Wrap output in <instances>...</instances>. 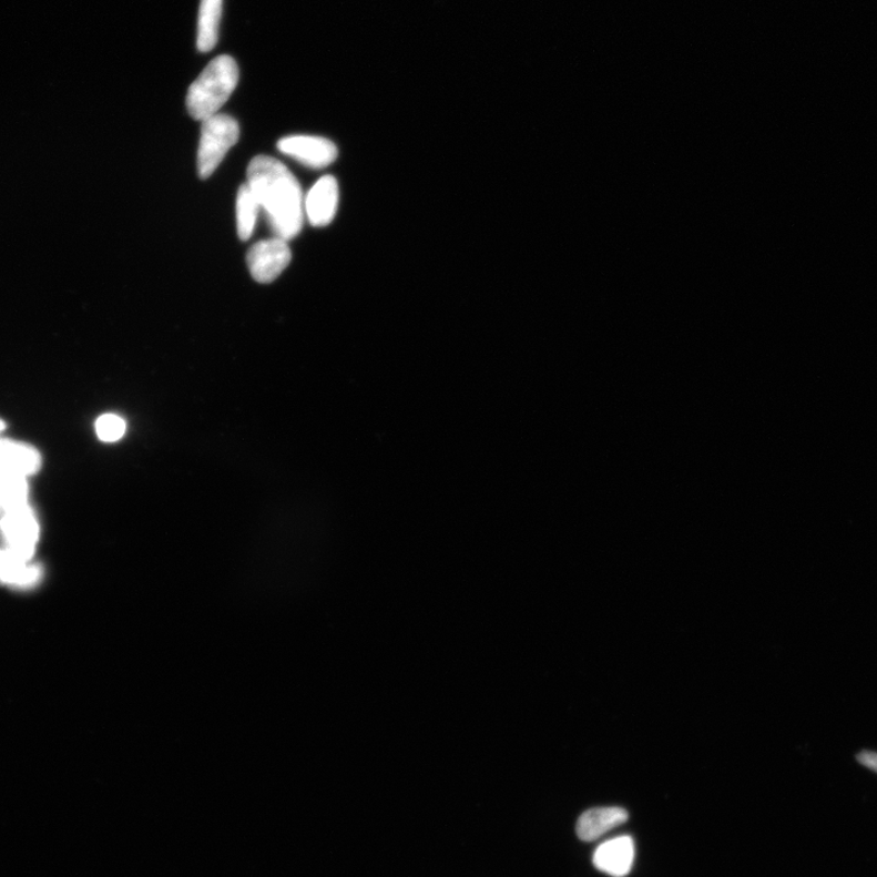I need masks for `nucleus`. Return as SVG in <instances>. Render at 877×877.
Masks as SVG:
<instances>
[{"mask_svg": "<svg viewBox=\"0 0 877 877\" xmlns=\"http://www.w3.org/2000/svg\"><path fill=\"white\" fill-rule=\"evenodd\" d=\"M292 261L287 241L275 237L257 242L246 255L253 278L258 283H271L278 278Z\"/></svg>", "mask_w": 877, "mask_h": 877, "instance_id": "39448f33", "label": "nucleus"}, {"mask_svg": "<svg viewBox=\"0 0 877 877\" xmlns=\"http://www.w3.org/2000/svg\"><path fill=\"white\" fill-rule=\"evenodd\" d=\"M238 81L236 60L230 55L214 59L190 88L187 108L191 116L203 122L216 115L236 90Z\"/></svg>", "mask_w": 877, "mask_h": 877, "instance_id": "f03ea898", "label": "nucleus"}, {"mask_svg": "<svg viewBox=\"0 0 877 877\" xmlns=\"http://www.w3.org/2000/svg\"><path fill=\"white\" fill-rule=\"evenodd\" d=\"M278 151L296 162L312 167L325 169L336 162L338 147L332 141L317 135H289L277 144Z\"/></svg>", "mask_w": 877, "mask_h": 877, "instance_id": "423d86ee", "label": "nucleus"}, {"mask_svg": "<svg viewBox=\"0 0 877 877\" xmlns=\"http://www.w3.org/2000/svg\"><path fill=\"white\" fill-rule=\"evenodd\" d=\"M0 529L7 540L6 550L19 561L29 563L40 536L39 523L29 504L6 512L0 521Z\"/></svg>", "mask_w": 877, "mask_h": 877, "instance_id": "20e7f679", "label": "nucleus"}, {"mask_svg": "<svg viewBox=\"0 0 877 877\" xmlns=\"http://www.w3.org/2000/svg\"><path fill=\"white\" fill-rule=\"evenodd\" d=\"M40 567L21 562L7 550H0V582L27 588L39 583Z\"/></svg>", "mask_w": 877, "mask_h": 877, "instance_id": "f8f14e48", "label": "nucleus"}, {"mask_svg": "<svg viewBox=\"0 0 877 877\" xmlns=\"http://www.w3.org/2000/svg\"><path fill=\"white\" fill-rule=\"evenodd\" d=\"M239 125L230 115L216 114L203 121L197 174L205 180L212 176L232 146L239 140Z\"/></svg>", "mask_w": 877, "mask_h": 877, "instance_id": "7ed1b4c3", "label": "nucleus"}, {"mask_svg": "<svg viewBox=\"0 0 877 877\" xmlns=\"http://www.w3.org/2000/svg\"><path fill=\"white\" fill-rule=\"evenodd\" d=\"M858 762L864 765V767L869 768L870 771L877 773V753L876 752H861L857 757Z\"/></svg>", "mask_w": 877, "mask_h": 877, "instance_id": "dca6fc26", "label": "nucleus"}, {"mask_svg": "<svg viewBox=\"0 0 877 877\" xmlns=\"http://www.w3.org/2000/svg\"><path fill=\"white\" fill-rule=\"evenodd\" d=\"M628 812L620 807L587 810L579 818L577 834L583 842L591 843L628 820Z\"/></svg>", "mask_w": 877, "mask_h": 877, "instance_id": "1a4fd4ad", "label": "nucleus"}, {"mask_svg": "<svg viewBox=\"0 0 877 877\" xmlns=\"http://www.w3.org/2000/svg\"><path fill=\"white\" fill-rule=\"evenodd\" d=\"M28 506V483L23 476L0 472V509L6 512Z\"/></svg>", "mask_w": 877, "mask_h": 877, "instance_id": "ddd939ff", "label": "nucleus"}, {"mask_svg": "<svg viewBox=\"0 0 877 877\" xmlns=\"http://www.w3.org/2000/svg\"><path fill=\"white\" fill-rule=\"evenodd\" d=\"M339 206V184L333 176L319 179L305 197V216L315 227L335 220Z\"/></svg>", "mask_w": 877, "mask_h": 877, "instance_id": "0eeeda50", "label": "nucleus"}, {"mask_svg": "<svg viewBox=\"0 0 877 877\" xmlns=\"http://www.w3.org/2000/svg\"><path fill=\"white\" fill-rule=\"evenodd\" d=\"M6 424L0 419V431L4 430Z\"/></svg>", "mask_w": 877, "mask_h": 877, "instance_id": "f3484780", "label": "nucleus"}, {"mask_svg": "<svg viewBox=\"0 0 877 877\" xmlns=\"http://www.w3.org/2000/svg\"><path fill=\"white\" fill-rule=\"evenodd\" d=\"M222 9H224V0H202L201 2L196 44L202 53L212 51L217 44Z\"/></svg>", "mask_w": 877, "mask_h": 877, "instance_id": "9b49d317", "label": "nucleus"}, {"mask_svg": "<svg viewBox=\"0 0 877 877\" xmlns=\"http://www.w3.org/2000/svg\"><path fill=\"white\" fill-rule=\"evenodd\" d=\"M40 468L41 455L30 445L0 439V471L27 477Z\"/></svg>", "mask_w": 877, "mask_h": 877, "instance_id": "9d476101", "label": "nucleus"}, {"mask_svg": "<svg viewBox=\"0 0 877 877\" xmlns=\"http://www.w3.org/2000/svg\"><path fill=\"white\" fill-rule=\"evenodd\" d=\"M96 435L103 441L120 440L126 434V424L116 415H104L98 419Z\"/></svg>", "mask_w": 877, "mask_h": 877, "instance_id": "2eb2a0df", "label": "nucleus"}, {"mask_svg": "<svg viewBox=\"0 0 877 877\" xmlns=\"http://www.w3.org/2000/svg\"><path fill=\"white\" fill-rule=\"evenodd\" d=\"M635 857L633 838L621 836L602 844L594 854V866L613 877H624L632 870Z\"/></svg>", "mask_w": 877, "mask_h": 877, "instance_id": "6e6552de", "label": "nucleus"}, {"mask_svg": "<svg viewBox=\"0 0 877 877\" xmlns=\"http://www.w3.org/2000/svg\"><path fill=\"white\" fill-rule=\"evenodd\" d=\"M256 197L248 183L242 184L237 195V230L241 241H249L258 212Z\"/></svg>", "mask_w": 877, "mask_h": 877, "instance_id": "4468645a", "label": "nucleus"}, {"mask_svg": "<svg viewBox=\"0 0 877 877\" xmlns=\"http://www.w3.org/2000/svg\"><path fill=\"white\" fill-rule=\"evenodd\" d=\"M256 201L264 208L275 237L292 241L302 232L305 197L302 185L279 160L258 155L248 167V182Z\"/></svg>", "mask_w": 877, "mask_h": 877, "instance_id": "f257e3e1", "label": "nucleus"}]
</instances>
